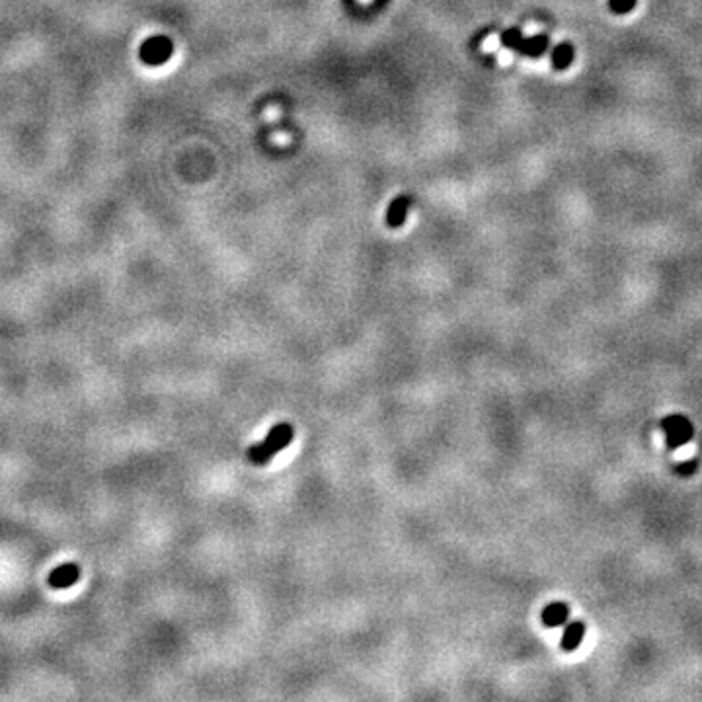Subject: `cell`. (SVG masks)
Segmentation results:
<instances>
[{"label":"cell","instance_id":"cell-10","mask_svg":"<svg viewBox=\"0 0 702 702\" xmlns=\"http://www.w3.org/2000/svg\"><path fill=\"white\" fill-rule=\"evenodd\" d=\"M523 40H525L523 33H521V30H519V28H511V30L503 32V35H501V43H503V47L513 49V51H519V47H521Z\"/></svg>","mask_w":702,"mask_h":702},{"label":"cell","instance_id":"cell-2","mask_svg":"<svg viewBox=\"0 0 702 702\" xmlns=\"http://www.w3.org/2000/svg\"><path fill=\"white\" fill-rule=\"evenodd\" d=\"M174 53V43L164 37V35H154L143 41V45L139 49V57L141 61L148 66H160L168 61Z\"/></svg>","mask_w":702,"mask_h":702},{"label":"cell","instance_id":"cell-7","mask_svg":"<svg viewBox=\"0 0 702 702\" xmlns=\"http://www.w3.org/2000/svg\"><path fill=\"white\" fill-rule=\"evenodd\" d=\"M410 197H396L394 201L390 203V207L387 211V225L392 228H398L406 223L408 211H410Z\"/></svg>","mask_w":702,"mask_h":702},{"label":"cell","instance_id":"cell-3","mask_svg":"<svg viewBox=\"0 0 702 702\" xmlns=\"http://www.w3.org/2000/svg\"><path fill=\"white\" fill-rule=\"evenodd\" d=\"M665 437H667V445L671 449L681 447V445L689 443L693 439L694 429L691 426V421L686 420L685 416H667L662 423Z\"/></svg>","mask_w":702,"mask_h":702},{"label":"cell","instance_id":"cell-9","mask_svg":"<svg viewBox=\"0 0 702 702\" xmlns=\"http://www.w3.org/2000/svg\"><path fill=\"white\" fill-rule=\"evenodd\" d=\"M573 61V45L572 43H558L556 47L552 49V66L556 71H564L568 66L572 65Z\"/></svg>","mask_w":702,"mask_h":702},{"label":"cell","instance_id":"cell-4","mask_svg":"<svg viewBox=\"0 0 702 702\" xmlns=\"http://www.w3.org/2000/svg\"><path fill=\"white\" fill-rule=\"evenodd\" d=\"M78 578H81V568L76 564L59 566L49 575V585L55 587V590H65V587H71L73 583H76Z\"/></svg>","mask_w":702,"mask_h":702},{"label":"cell","instance_id":"cell-8","mask_svg":"<svg viewBox=\"0 0 702 702\" xmlns=\"http://www.w3.org/2000/svg\"><path fill=\"white\" fill-rule=\"evenodd\" d=\"M549 45V35H533V37H525L517 53H521L525 57H531V59H539V57L546 53Z\"/></svg>","mask_w":702,"mask_h":702},{"label":"cell","instance_id":"cell-5","mask_svg":"<svg viewBox=\"0 0 702 702\" xmlns=\"http://www.w3.org/2000/svg\"><path fill=\"white\" fill-rule=\"evenodd\" d=\"M585 636V624L583 621H572L566 624L564 634H562V642L560 646L564 652H573L581 646V640Z\"/></svg>","mask_w":702,"mask_h":702},{"label":"cell","instance_id":"cell-1","mask_svg":"<svg viewBox=\"0 0 702 702\" xmlns=\"http://www.w3.org/2000/svg\"><path fill=\"white\" fill-rule=\"evenodd\" d=\"M293 437H295V429H293V426L281 421V423H277V426H274V428L269 429V433H267V437L262 441V443L252 445L250 449L246 451V457H248V460L254 462L256 467H264V464H267L269 460L274 459L277 452L289 447L291 441H293Z\"/></svg>","mask_w":702,"mask_h":702},{"label":"cell","instance_id":"cell-11","mask_svg":"<svg viewBox=\"0 0 702 702\" xmlns=\"http://www.w3.org/2000/svg\"><path fill=\"white\" fill-rule=\"evenodd\" d=\"M636 6V0H609V8L614 14H628Z\"/></svg>","mask_w":702,"mask_h":702},{"label":"cell","instance_id":"cell-12","mask_svg":"<svg viewBox=\"0 0 702 702\" xmlns=\"http://www.w3.org/2000/svg\"><path fill=\"white\" fill-rule=\"evenodd\" d=\"M693 467H694V462H691V464H681V472H693Z\"/></svg>","mask_w":702,"mask_h":702},{"label":"cell","instance_id":"cell-6","mask_svg":"<svg viewBox=\"0 0 702 702\" xmlns=\"http://www.w3.org/2000/svg\"><path fill=\"white\" fill-rule=\"evenodd\" d=\"M568 616H570V607L566 605V603L556 601V603H550V605L542 611L541 619H542V624H544L546 628H558V626L566 624Z\"/></svg>","mask_w":702,"mask_h":702}]
</instances>
